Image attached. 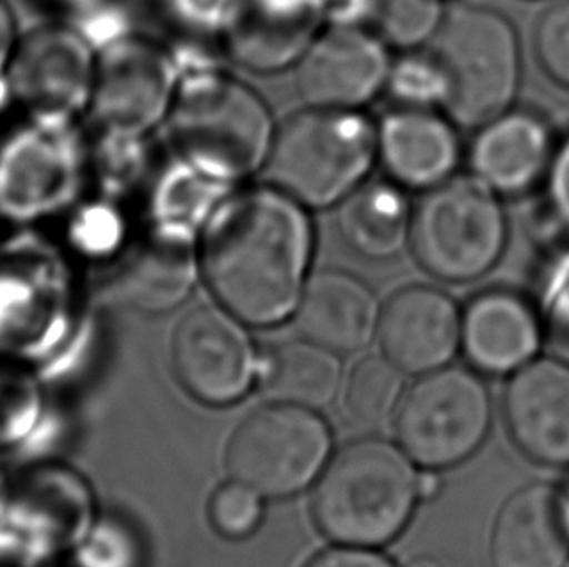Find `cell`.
<instances>
[{
  "label": "cell",
  "instance_id": "obj_33",
  "mask_svg": "<svg viewBox=\"0 0 569 567\" xmlns=\"http://www.w3.org/2000/svg\"><path fill=\"white\" fill-rule=\"evenodd\" d=\"M233 0H160L163 14L189 36H212L222 31Z\"/></svg>",
  "mask_w": 569,
  "mask_h": 567
},
{
  "label": "cell",
  "instance_id": "obj_39",
  "mask_svg": "<svg viewBox=\"0 0 569 567\" xmlns=\"http://www.w3.org/2000/svg\"><path fill=\"white\" fill-rule=\"evenodd\" d=\"M373 0H327L329 26H366L370 23Z\"/></svg>",
  "mask_w": 569,
  "mask_h": 567
},
{
  "label": "cell",
  "instance_id": "obj_11",
  "mask_svg": "<svg viewBox=\"0 0 569 567\" xmlns=\"http://www.w3.org/2000/svg\"><path fill=\"white\" fill-rule=\"evenodd\" d=\"M98 51L77 26L46 23L18 41L8 67L10 101L28 121L70 127L92 106Z\"/></svg>",
  "mask_w": 569,
  "mask_h": 567
},
{
  "label": "cell",
  "instance_id": "obj_2",
  "mask_svg": "<svg viewBox=\"0 0 569 567\" xmlns=\"http://www.w3.org/2000/svg\"><path fill=\"white\" fill-rule=\"evenodd\" d=\"M166 123L179 160L226 185L264 169L277 135L269 103L216 67L181 74Z\"/></svg>",
  "mask_w": 569,
  "mask_h": 567
},
{
  "label": "cell",
  "instance_id": "obj_9",
  "mask_svg": "<svg viewBox=\"0 0 569 567\" xmlns=\"http://www.w3.org/2000/svg\"><path fill=\"white\" fill-rule=\"evenodd\" d=\"M86 166L74 125L18 127L0 145V220L30 228L61 215L74 205Z\"/></svg>",
  "mask_w": 569,
  "mask_h": 567
},
{
  "label": "cell",
  "instance_id": "obj_16",
  "mask_svg": "<svg viewBox=\"0 0 569 567\" xmlns=\"http://www.w3.org/2000/svg\"><path fill=\"white\" fill-rule=\"evenodd\" d=\"M378 337L385 358L405 374H430L457 352L461 314L443 291L408 286L381 307Z\"/></svg>",
  "mask_w": 569,
  "mask_h": 567
},
{
  "label": "cell",
  "instance_id": "obj_35",
  "mask_svg": "<svg viewBox=\"0 0 569 567\" xmlns=\"http://www.w3.org/2000/svg\"><path fill=\"white\" fill-rule=\"evenodd\" d=\"M22 38L18 28V18L8 0H0V108L10 101L8 92V67L14 57L18 41Z\"/></svg>",
  "mask_w": 569,
  "mask_h": 567
},
{
  "label": "cell",
  "instance_id": "obj_19",
  "mask_svg": "<svg viewBox=\"0 0 569 567\" xmlns=\"http://www.w3.org/2000/svg\"><path fill=\"white\" fill-rule=\"evenodd\" d=\"M506 416L516 444L545 465H569V366H525L509 385Z\"/></svg>",
  "mask_w": 569,
  "mask_h": 567
},
{
  "label": "cell",
  "instance_id": "obj_41",
  "mask_svg": "<svg viewBox=\"0 0 569 567\" xmlns=\"http://www.w3.org/2000/svg\"><path fill=\"white\" fill-rule=\"evenodd\" d=\"M12 488H14V483L8 478L4 468L0 467V517L7 514L8 504L12 498Z\"/></svg>",
  "mask_w": 569,
  "mask_h": 567
},
{
  "label": "cell",
  "instance_id": "obj_36",
  "mask_svg": "<svg viewBox=\"0 0 569 567\" xmlns=\"http://www.w3.org/2000/svg\"><path fill=\"white\" fill-rule=\"evenodd\" d=\"M548 195L558 216L569 223V139L555 153L548 169Z\"/></svg>",
  "mask_w": 569,
  "mask_h": 567
},
{
  "label": "cell",
  "instance_id": "obj_13",
  "mask_svg": "<svg viewBox=\"0 0 569 567\" xmlns=\"http://www.w3.org/2000/svg\"><path fill=\"white\" fill-rule=\"evenodd\" d=\"M173 366L192 397L223 407L249 391L259 358L246 322L218 304L197 307L181 319L173 335Z\"/></svg>",
  "mask_w": 569,
  "mask_h": 567
},
{
  "label": "cell",
  "instance_id": "obj_12",
  "mask_svg": "<svg viewBox=\"0 0 569 567\" xmlns=\"http://www.w3.org/2000/svg\"><path fill=\"white\" fill-rule=\"evenodd\" d=\"M176 57L148 39L124 36L98 51L92 111L103 135L147 139L166 123L179 86Z\"/></svg>",
  "mask_w": 569,
  "mask_h": 567
},
{
  "label": "cell",
  "instance_id": "obj_24",
  "mask_svg": "<svg viewBox=\"0 0 569 567\" xmlns=\"http://www.w3.org/2000/svg\"><path fill=\"white\" fill-rule=\"evenodd\" d=\"M412 210L405 189L391 179L363 181L337 205V228L350 251L389 261L410 243Z\"/></svg>",
  "mask_w": 569,
  "mask_h": 567
},
{
  "label": "cell",
  "instance_id": "obj_22",
  "mask_svg": "<svg viewBox=\"0 0 569 567\" xmlns=\"http://www.w3.org/2000/svg\"><path fill=\"white\" fill-rule=\"evenodd\" d=\"M555 158L547 123L527 111L501 113L482 125L470 148V168L501 195L529 191Z\"/></svg>",
  "mask_w": 569,
  "mask_h": 567
},
{
  "label": "cell",
  "instance_id": "obj_38",
  "mask_svg": "<svg viewBox=\"0 0 569 567\" xmlns=\"http://www.w3.org/2000/svg\"><path fill=\"white\" fill-rule=\"evenodd\" d=\"M306 567H397L381 554L360 548H337L319 554Z\"/></svg>",
  "mask_w": 569,
  "mask_h": 567
},
{
  "label": "cell",
  "instance_id": "obj_5",
  "mask_svg": "<svg viewBox=\"0 0 569 567\" xmlns=\"http://www.w3.org/2000/svg\"><path fill=\"white\" fill-rule=\"evenodd\" d=\"M74 280L61 249L16 228L0 239V361L36 371L70 325Z\"/></svg>",
  "mask_w": 569,
  "mask_h": 567
},
{
  "label": "cell",
  "instance_id": "obj_30",
  "mask_svg": "<svg viewBox=\"0 0 569 567\" xmlns=\"http://www.w3.org/2000/svg\"><path fill=\"white\" fill-rule=\"evenodd\" d=\"M385 90L400 108H443L446 78L430 49H412L391 62Z\"/></svg>",
  "mask_w": 569,
  "mask_h": 567
},
{
  "label": "cell",
  "instance_id": "obj_18",
  "mask_svg": "<svg viewBox=\"0 0 569 567\" xmlns=\"http://www.w3.org/2000/svg\"><path fill=\"white\" fill-rule=\"evenodd\" d=\"M461 145L449 117L431 108H397L378 123V161L392 183L428 191L453 177Z\"/></svg>",
  "mask_w": 569,
  "mask_h": 567
},
{
  "label": "cell",
  "instance_id": "obj_3",
  "mask_svg": "<svg viewBox=\"0 0 569 567\" xmlns=\"http://www.w3.org/2000/svg\"><path fill=\"white\" fill-rule=\"evenodd\" d=\"M378 161V125L360 109L308 108L277 127L269 183L309 210L337 207L368 181Z\"/></svg>",
  "mask_w": 569,
  "mask_h": 567
},
{
  "label": "cell",
  "instance_id": "obj_15",
  "mask_svg": "<svg viewBox=\"0 0 569 567\" xmlns=\"http://www.w3.org/2000/svg\"><path fill=\"white\" fill-rule=\"evenodd\" d=\"M327 26V0H233L220 41L241 69L277 74L293 69Z\"/></svg>",
  "mask_w": 569,
  "mask_h": 567
},
{
  "label": "cell",
  "instance_id": "obj_23",
  "mask_svg": "<svg viewBox=\"0 0 569 567\" xmlns=\"http://www.w3.org/2000/svg\"><path fill=\"white\" fill-rule=\"evenodd\" d=\"M469 360L488 374H506L537 352L540 327L531 306L511 291L492 290L470 301L461 317Z\"/></svg>",
  "mask_w": 569,
  "mask_h": 567
},
{
  "label": "cell",
  "instance_id": "obj_29",
  "mask_svg": "<svg viewBox=\"0 0 569 567\" xmlns=\"http://www.w3.org/2000/svg\"><path fill=\"white\" fill-rule=\"evenodd\" d=\"M443 18L441 0H373L370 26L385 46L412 51L430 43Z\"/></svg>",
  "mask_w": 569,
  "mask_h": 567
},
{
  "label": "cell",
  "instance_id": "obj_37",
  "mask_svg": "<svg viewBox=\"0 0 569 567\" xmlns=\"http://www.w3.org/2000/svg\"><path fill=\"white\" fill-rule=\"evenodd\" d=\"M548 291L552 327L558 337L569 342V259L556 269Z\"/></svg>",
  "mask_w": 569,
  "mask_h": 567
},
{
  "label": "cell",
  "instance_id": "obj_34",
  "mask_svg": "<svg viewBox=\"0 0 569 567\" xmlns=\"http://www.w3.org/2000/svg\"><path fill=\"white\" fill-rule=\"evenodd\" d=\"M119 222L109 208L84 207L70 222V241L80 253L103 255L116 246Z\"/></svg>",
  "mask_w": 569,
  "mask_h": 567
},
{
  "label": "cell",
  "instance_id": "obj_6",
  "mask_svg": "<svg viewBox=\"0 0 569 567\" xmlns=\"http://www.w3.org/2000/svg\"><path fill=\"white\" fill-rule=\"evenodd\" d=\"M446 78V116L477 129L508 111L521 84V47L513 23L492 8L447 12L428 43Z\"/></svg>",
  "mask_w": 569,
  "mask_h": 567
},
{
  "label": "cell",
  "instance_id": "obj_31",
  "mask_svg": "<svg viewBox=\"0 0 569 567\" xmlns=\"http://www.w3.org/2000/svg\"><path fill=\"white\" fill-rule=\"evenodd\" d=\"M261 519L262 496L247 484H223L210 499V521L223 537H249Z\"/></svg>",
  "mask_w": 569,
  "mask_h": 567
},
{
  "label": "cell",
  "instance_id": "obj_25",
  "mask_svg": "<svg viewBox=\"0 0 569 567\" xmlns=\"http://www.w3.org/2000/svg\"><path fill=\"white\" fill-rule=\"evenodd\" d=\"M342 368L337 352L308 338L278 346L264 368V391L274 402L325 408L340 389Z\"/></svg>",
  "mask_w": 569,
  "mask_h": 567
},
{
  "label": "cell",
  "instance_id": "obj_14",
  "mask_svg": "<svg viewBox=\"0 0 569 567\" xmlns=\"http://www.w3.org/2000/svg\"><path fill=\"white\" fill-rule=\"evenodd\" d=\"M389 47L363 26H327L296 69L308 108L362 109L378 98L391 70Z\"/></svg>",
  "mask_w": 569,
  "mask_h": 567
},
{
  "label": "cell",
  "instance_id": "obj_4",
  "mask_svg": "<svg viewBox=\"0 0 569 567\" xmlns=\"http://www.w3.org/2000/svg\"><path fill=\"white\" fill-rule=\"evenodd\" d=\"M420 498L412 462L399 447L362 439L340 449L313 494V517L335 543L379 546L407 527Z\"/></svg>",
  "mask_w": 569,
  "mask_h": 567
},
{
  "label": "cell",
  "instance_id": "obj_8",
  "mask_svg": "<svg viewBox=\"0 0 569 567\" xmlns=\"http://www.w3.org/2000/svg\"><path fill=\"white\" fill-rule=\"evenodd\" d=\"M331 429L309 408L277 402L247 416L231 436L226 465L233 480L262 498H288L321 475Z\"/></svg>",
  "mask_w": 569,
  "mask_h": 567
},
{
  "label": "cell",
  "instance_id": "obj_1",
  "mask_svg": "<svg viewBox=\"0 0 569 567\" xmlns=\"http://www.w3.org/2000/svg\"><path fill=\"white\" fill-rule=\"evenodd\" d=\"M200 277L246 325L270 327L296 314L316 257L309 208L272 185L226 195L202 223Z\"/></svg>",
  "mask_w": 569,
  "mask_h": 567
},
{
  "label": "cell",
  "instance_id": "obj_26",
  "mask_svg": "<svg viewBox=\"0 0 569 567\" xmlns=\"http://www.w3.org/2000/svg\"><path fill=\"white\" fill-rule=\"evenodd\" d=\"M228 187L179 160L156 189L152 223L197 231L226 197Z\"/></svg>",
  "mask_w": 569,
  "mask_h": 567
},
{
  "label": "cell",
  "instance_id": "obj_28",
  "mask_svg": "<svg viewBox=\"0 0 569 567\" xmlns=\"http://www.w3.org/2000/svg\"><path fill=\"white\" fill-rule=\"evenodd\" d=\"M402 369L385 356H370L356 366L345 389V408L360 426L387 422L402 400Z\"/></svg>",
  "mask_w": 569,
  "mask_h": 567
},
{
  "label": "cell",
  "instance_id": "obj_27",
  "mask_svg": "<svg viewBox=\"0 0 569 567\" xmlns=\"http://www.w3.org/2000/svg\"><path fill=\"white\" fill-rule=\"evenodd\" d=\"M43 412L46 399L36 371L0 361V455L26 449Z\"/></svg>",
  "mask_w": 569,
  "mask_h": 567
},
{
  "label": "cell",
  "instance_id": "obj_42",
  "mask_svg": "<svg viewBox=\"0 0 569 567\" xmlns=\"http://www.w3.org/2000/svg\"><path fill=\"white\" fill-rule=\"evenodd\" d=\"M568 511H569V506H568Z\"/></svg>",
  "mask_w": 569,
  "mask_h": 567
},
{
  "label": "cell",
  "instance_id": "obj_20",
  "mask_svg": "<svg viewBox=\"0 0 569 567\" xmlns=\"http://www.w3.org/2000/svg\"><path fill=\"white\" fill-rule=\"evenodd\" d=\"M293 315L301 337L332 352H356L378 335L381 306L362 278L327 269L309 277Z\"/></svg>",
  "mask_w": 569,
  "mask_h": 567
},
{
  "label": "cell",
  "instance_id": "obj_7",
  "mask_svg": "<svg viewBox=\"0 0 569 567\" xmlns=\"http://www.w3.org/2000/svg\"><path fill=\"white\" fill-rule=\"evenodd\" d=\"M508 243V220L496 191L477 176L449 177L412 210L410 251L430 277L472 282L496 267Z\"/></svg>",
  "mask_w": 569,
  "mask_h": 567
},
{
  "label": "cell",
  "instance_id": "obj_40",
  "mask_svg": "<svg viewBox=\"0 0 569 567\" xmlns=\"http://www.w3.org/2000/svg\"><path fill=\"white\" fill-rule=\"evenodd\" d=\"M43 2H47L49 7L70 12V14H77L78 18V16L90 12L92 8L100 7V4L108 2V0H43Z\"/></svg>",
  "mask_w": 569,
  "mask_h": 567
},
{
  "label": "cell",
  "instance_id": "obj_17",
  "mask_svg": "<svg viewBox=\"0 0 569 567\" xmlns=\"http://www.w3.org/2000/svg\"><path fill=\"white\" fill-rule=\"evenodd\" d=\"M199 277L197 231L152 223L127 251L116 282L119 296L132 309L168 314L191 296Z\"/></svg>",
  "mask_w": 569,
  "mask_h": 567
},
{
  "label": "cell",
  "instance_id": "obj_10",
  "mask_svg": "<svg viewBox=\"0 0 569 567\" xmlns=\"http://www.w3.org/2000/svg\"><path fill=\"white\" fill-rule=\"evenodd\" d=\"M490 416V397L477 376L439 368L402 395L395 428L402 449L418 465L451 467L485 441Z\"/></svg>",
  "mask_w": 569,
  "mask_h": 567
},
{
  "label": "cell",
  "instance_id": "obj_21",
  "mask_svg": "<svg viewBox=\"0 0 569 567\" xmlns=\"http://www.w3.org/2000/svg\"><path fill=\"white\" fill-rule=\"evenodd\" d=\"M568 554V504L555 488L535 484L501 507L493 525V566L562 567Z\"/></svg>",
  "mask_w": 569,
  "mask_h": 567
},
{
  "label": "cell",
  "instance_id": "obj_32",
  "mask_svg": "<svg viewBox=\"0 0 569 567\" xmlns=\"http://www.w3.org/2000/svg\"><path fill=\"white\" fill-rule=\"evenodd\" d=\"M535 47L548 77L569 90V0H560L540 18Z\"/></svg>",
  "mask_w": 569,
  "mask_h": 567
}]
</instances>
